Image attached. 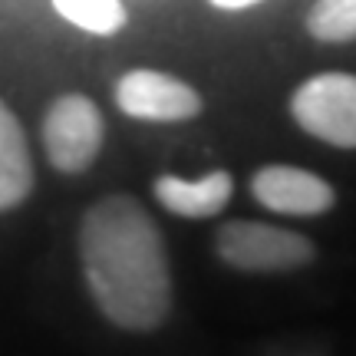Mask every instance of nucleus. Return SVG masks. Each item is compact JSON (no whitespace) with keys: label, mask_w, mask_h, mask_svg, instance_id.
<instances>
[{"label":"nucleus","mask_w":356,"mask_h":356,"mask_svg":"<svg viewBox=\"0 0 356 356\" xmlns=\"http://www.w3.org/2000/svg\"><path fill=\"white\" fill-rule=\"evenodd\" d=\"M106 122L99 106L83 92H66L43 115V149L56 172L79 175L86 172L102 149Z\"/></svg>","instance_id":"20e7f679"},{"label":"nucleus","mask_w":356,"mask_h":356,"mask_svg":"<svg viewBox=\"0 0 356 356\" xmlns=\"http://www.w3.org/2000/svg\"><path fill=\"white\" fill-rule=\"evenodd\" d=\"M251 195L277 215H323L337 204V191L330 181L307 168L293 165H264L251 178Z\"/></svg>","instance_id":"423d86ee"},{"label":"nucleus","mask_w":356,"mask_h":356,"mask_svg":"<svg viewBox=\"0 0 356 356\" xmlns=\"http://www.w3.org/2000/svg\"><path fill=\"white\" fill-rule=\"evenodd\" d=\"M56 13L89 33L109 37L126 26V7L119 0H53Z\"/></svg>","instance_id":"1a4fd4ad"},{"label":"nucleus","mask_w":356,"mask_h":356,"mask_svg":"<svg viewBox=\"0 0 356 356\" xmlns=\"http://www.w3.org/2000/svg\"><path fill=\"white\" fill-rule=\"evenodd\" d=\"M79 261L86 287L119 330L149 333L172 310L165 238L139 198L106 195L83 215Z\"/></svg>","instance_id":"f257e3e1"},{"label":"nucleus","mask_w":356,"mask_h":356,"mask_svg":"<svg viewBox=\"0 0 356 356\" xmlns=\"http://www.w3.org/2000/svg\"><path fill=\"white\" fill-rule=\"evenodd\" d=\"M33 191V162L20 119L0 99V211H10Z\"/></svg>","instance_id":"6e6552de"},{"label":"nucleus","mask_w":356,"mask_h":356,"mask_svg":"<svg viewBox=\"0 0 356 356\" xmlns=\"http://www.w3.org/2000/svg\"><path fill=\"white\" fill-rule=\"evenodd\" d=\"M231 191H234V181H231V175L225 168L204 175L202 181H185V178H175V175L155 178V198H159V204L181 218H215L231 202Z\"/></svg>","instance_id":"0eeeda50"},{"label":"nucleus","mask_w":356,"mask_h":356,"mask_svg":"<svg viewBox=\"0 0 356 356\" xmlns=\"http://www.w3.org/2000/svg\"><path fill=\"white\" fill-rule=\"evenodd\" d=\"M215 7H221V10H244V7H251V3H257V0H211Z\"/></svg>","instance_id":"9b49d317"},{"label":"nucleus","mask_w":356,"mask_h":356,"mask_svg":"<svg viewBox=\"0 0 356 356\" xmlns=\"http://www.w3.org/2000/svg\"><path fill=\"white\" fill-rule=\"evenodd\" d=\"M293 122L314 139L356 149V76L350 73H320L293 89Z\"/></svg>","instance_id":"7ed1b4c3"},{"label":"nucleus","mask_w":356,"mask_h":356,"mask_svg":"<svg viewBox=\"0 0 356 356\" xmlns=\"http://www.w3.org/2000/svg\"><path fill=\"white\" fill-rule=\"evenodd\" d=\"M307 33L320 43L356 40V0H317L307 13Z\"/></svg>","instance_id":"9d476101"},{"label":"nucleus","mask_w":356,"mask_h":356,"mask_svg":"<svg viewBox=\"0 0 356 356\" xmlns=\"http://www.w3.org/2000/svg\"><path fill=\"white\" fill-rule=\"evenodd\" d=\"M215 251L234 270L248 274H284L307 267L317 257L310 238L264 221H225L215 234Z\"/></svg>","instance_id":"f03ea898"},{"label":"nucleus","mask_w":356,"mask_h":356,"mask_svg":"<svg viewBox=\"0 0 356 356\" xmlns=\"http://www.w3.org/2000/svg\"><path fill=\"white\" fill-rule=\"evenodd\" d=\"M115 106L129 119L145 122H185L202 113V96L181 79L159 70H129L115 83Z\"/></svg>","instance_id":"39448f33"}]
</instances>
